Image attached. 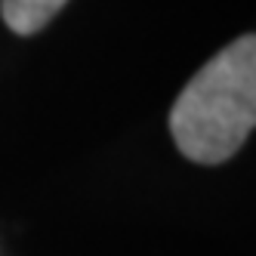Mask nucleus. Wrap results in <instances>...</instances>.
<instances>
[{
	"mask_svg": "<svg viewBox=\"0 0 256 256\" xmlns=\"http://www.w3.org/2000/svg\"><path fill=\"white\" fill-rule=\"evenodd\" d=\"M256 130V34L222 46L186 84L170 112L176 148L194 164H222Z\"/></svg>",
	"mask_w": 256,
	"mask_h": 256,
	"instance_id": "1",
	"label": "nucleus"
},
{
	"mask_svg": "<svg viewBox=\"0 0 256 256\" xmlns=\"http://www.w3.org/2000/svg\"><path fill=\"white\" fill-rule=\"evenodd\" d=\"M65 4L68 0H0V16L12 34L31 38L56 19Z\"/></svg>",
	"mask_w": 256,
	"mask_h": 256,
	"instance_id": "2",
	"label": "nucleus"
}]
</instances>
